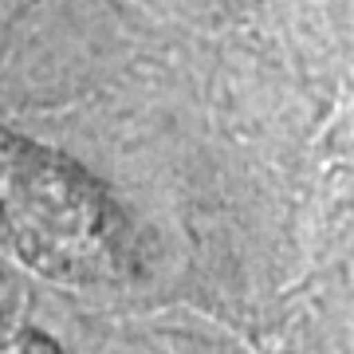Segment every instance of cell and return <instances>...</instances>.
Segmentation results:
<instances>
[{"mask_svg":"<svg viewBox=\"0 0 354 354\" xmlns=\"http://www.w3.org/2000/svg\"><path fill=\"white\" fill-rule=\"evenodd\" d=\"M0 354H55L48 339H39V335H4L0 339Z\"/></svg>","mask_w":354,"mask_h":354,"instance_id":"obj_1","label":"cell"}]
</instances>
